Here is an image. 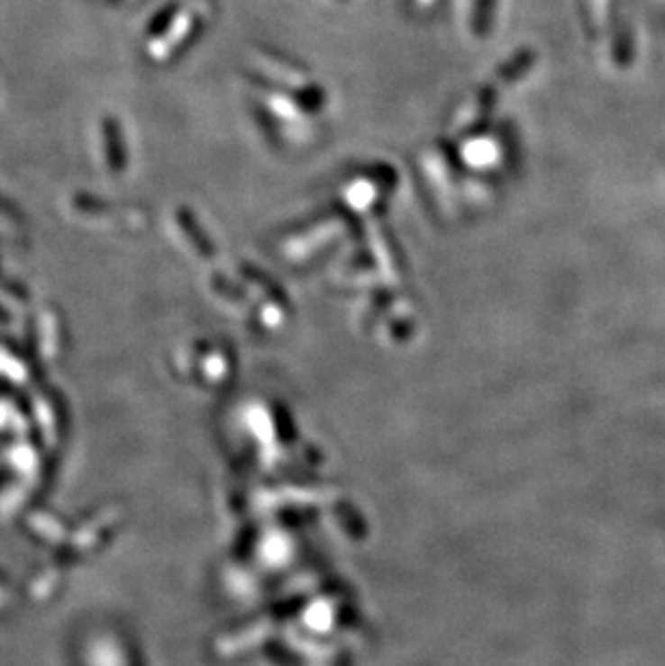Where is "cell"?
I'll return each instance as SVG.
<instances>
[{"instance_id": "6da1fadb", "label": "cell", "mask_w": 665, "mask_h": 666, "mask_svg": "<svg viewBox=\"0 0 665 666\" xmlns=\"http://www.w3.org/2000/svg\"><path fill=\"white\" fill-rule=\"evenodd\" d=\"M102 132H105V145H106V160L114 173L123 171V147H122V132H119V125L113 119H106L102 125Z\"/></svg>"}]
</instances>
